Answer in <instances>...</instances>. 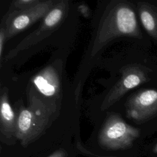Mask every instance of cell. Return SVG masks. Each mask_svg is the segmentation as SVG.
<instances>
[{
    "mask_svg": "<svg viewBox=\"0 0 157 157\" xmlns=\"http://www.w3.org/2000/svg\"><path fill=\"white\" fill-rule=\"evenodd\" d=\"M76 147H77L78 150H79L82 153L85 154V155H88L90 157H115V156H103L97 155L96 154H93L91 151H90L88 150L85 148L80 142H77Z\"/></svg>",
    "mask_w": 157,
    "mask_h": 157,
    "instance_id": "13",
    "label": "cell"
},
{
    "mask_svg": "<svg viewBox=\"0 0 157 157\" xmlns=\"http://www.w3.org/2000/svg\"><path fill=\"white\" fill-rule=\"evenodd\" d=\"M32 82L38 91L47 98L57 97L60 91L59 74L52 66L42 69L32 78Z\"/></svg>",
    "mask_w": 157,
    "mask_h": 157,
    "instance_id": "8",
    "label": "cell"
},
{
    "mask_svg": "<svg viewBox=\"0 0 157 157\" xmlns=\"http://www.w3.org/2000/svg\"><path fill=\"white\" fill-rule=\"evenodd\" d=\"M149 69L139 64H131L121 69V77L104 98L101 105L104 111L119 101L128 91L149 80Z\"/></svg>",
    "mask_w": 157,
    "mask_h": 157,
    "instance_id": "5",
    "label": "cell"
},
{
    "mask_svg": "<svg viewBox=\"0 0 157 157\" xmlns=\"http://www.w3.org/2000/svg\"><path fill=\"white\" fill-rule=\"evenodd\" d=\"M17 129V116L10 105L8 90L4 87L1 90L0 96V131L2 137L12 139L15 137Z\"/></svg>",
    "mask_w": 157,
    "mask_h": 157,
    "instance_id": "9",
    "label": "cell"
},
{
    "mask_svg": "<svg viewBox=\"0 0 157 157\" xmlns=\"http://www.w3.org/2000/svg\"><path fill=\"white\" fill-rule=\"evenodd\" d=\"M69 7L68 1H59L42 18L39 26L26 36L15 48L9 52L6 56V59H11L20 51L36 44L54 32L65 18Z\"/></svg>",
    "mask_w": 157,
    "mask_h": 157,
    "instance_id": "4",
    "label": "cell"
},
{
    "mask_svg": "<svg viewBox=\"0 0 157 157\" xmlns=\"http://www.w3.org/2000/svg\"><path fill=\"white\" fill-rule=\"evenodd\" d=\"M67 152L63 149H58L56 151H54L48 157H67Z\"/></svg>",
    "mask_w": 157,
    "mask_h": 157,
    "instance_id": "15",
    "label": "cell"
},
{
    "mask_svg": "<svg viewBox=\"0 0 157 157\" xmlns=\"http://www.w3.org/2000/svg\"><path fill=\"white\" fill-rule=\"evenodd\" d=\"M59 1H41L37 6L26 10L8 11L4 15L7 40L26 30L40 19H42Z\"/></svg>",
    "mask_w": 157,
    "mask_h": 157,
    "instance_id": "6",
    "label": "cell"
},
{
    "mask_svg": "<svg viewBox=\"0 0 157 157\" xmlns=\"http://www.w3.org/2000/svg\"><path fill=\"white\" fill-rule=\"evenodd\" d=\"M41 2L40 0H17L11 2L8 11H18L31 9Z\"/></svg>",
    "mask_w": 157,
    "mask_h": 157,
    "instance_id": "11",
    "label": "cell"
},
{
    "mask_svg": "<svg viewBox=\"0 0 157 157\" xmlns=\"http://www.w3.org/2000/svg\"><path fill=\"white\" fill-rule=\"evenodd\" d=\"M7 40L6 37V28L5 23V17L4 16L1 23V28H0V59L2 62V57L3 54V49L6 41Z\"/></svg>",
    "mask_w": 157,
    "mask_h": 157,
    "instance_id": "12",
    "label": "cell"
},
{
    "mask_svg": "<svg viewBox=\"0 0 157 157\" xmlns=\"http://www.w3.org/2000/svg\"><path fill=\"white\" fill-rule=\"evenodd\" d=\"M137 10L144 28L153 39L157 40V7L147 2H140L137 4Z\"/></svg>",
    "mask_w": 157,
    "mask_h": 157,
    "instance_id": "10",
    "label": "cell"
},
{
    "mask_svg": "<svg viewBox=\"0 0 157 157\" xmlns=\"http://www.w3.org/2000/svg\"><path fill=\"white\" fill-rule=\"evenodd\" d=\"M140 131L126 123L117 113L105 120L98 136L100 145L107 150H119L129 148L139 137Z\"/></svg>",
    "mask_w": 157,
    "mask_h": 157,
    "instance_id": "3",
    "label": "cell"
},
{
    "mask_svg": "<svg viewBox=\"0 0 157 157\" xmlns=\"http://www.w3.org/2000/svg\"><path fill=\"white\" fill-rule=\"evenodd\" d=\"M79 12L86 18H88L90 16V10L89 7L86 4H80L78 7Z\"/></svg>",
    "mask_w": 157,
    "mask_h": 157,
    "instance_id": "14",
    "label": "cell"
},
{
    "mask_svg": "<svg viewBox=\"0 0 157 157\" xmlns=\"http://www.w3.org/2000/svg\"><path fill=\"white\" fill-rule=\"evenodd\" d=\"M126 116L141 123L157 115V90L144 89L131 96L125 104Z\"/></svg>",
    "mask_w": 157,
    "mask_h": 157,
    "instance_id": "7",
    "label": "cell"
},
{
    "mask_svg": "<svg viewBox=\"0 0 157 157\" xmlns=\"http://www.w3.org/2000/svg\"><path fill=\"white\" fill-rule=\"evenodd\" d=\"M153 152L155 153H157V144L155 145V147L153 148Z\"/></svg>",
    "mask_w": 157,
    "mask_h": 157,
    "instance_id": "16",
    "label": "cell"
},
{
    "mask_svg": "<svg viewBox=\"0 0 157 157\" xmlns=\"http://www.w3.org/2000/svg\"><path fill=\"white\" fill-rule=\"evenodd\" d=\"M56 106L48 103L31 90L28 94V104H16V139L23 147L37 140L49 128L54 120Z\"/></svg>",
    "mask_w": 157,
    "mask_h": 157,
    "instance_id": "2",
    "label": "cell"
},
{
    "mask_svg": "<svg viewBox=\"0 0 157 157\" xmlns=\"http://www.w3.org/2000/svg\"><path fill=\"white\" fill-rule=\"evenodd\" d=\"M123 36L142 37L132 5L124 1H113L107 6L99 21L91 56H94L111 40Z\"/></svg>",
    "mask_w": 157,
    "mask_h": 157,
    "instance_id": "1",
    "label": "cell"
}]
</instances>
